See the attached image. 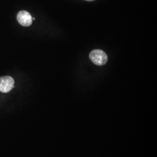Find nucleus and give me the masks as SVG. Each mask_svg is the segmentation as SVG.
Segmentation results:
<instances>
[{"mask_svg":"<svg viewBox=\"0 0 157 157\" xmlns=\"http://www.w3.org/2000/svg\"><path fill=\"white\" fill-rule=\"evenodd\" d=\"M90 59L94 64L102 66L106 64L108 61V56L105 52L101 50H94L90 52Z\"/></svg>","mask_w":157,"mask_h":157,"instance_id":"nucleus-1","label":"nucleus"},{"mask_svg":"<svg viewBox=\"0 0 157 157\" xmlns=\"http://www.w3.org/2000/svg\"><path fill=\"white\" fill-rule=\"evenodd\" d=\"M15 81L11 76H2L0 78V91L8 93L13 88Z\"/></svg>","mask_w":157,"mask_h":157,"instance_id":"nucleus-2","label":"nucleus"},{"mask_svg":"<svg viewBox=\"0 0 157 157\" xmlns=\"http://www.w3.org/2000/svg\"><path fill=\"white\" fill-rule=\"evenodd\" d=\"M17 19L23 26H29L32 25L33 19L31 15L28 12L26 11H21L17 13Z\"/></svg>","mask_w":157,"mask_h":157,"instance_id":"nucleus-3","label":"nucleus"},{"mask_svg":"<svg viewBox=\"0 0 157 157\" xmlns=\"http://www.w3.org/2000/svg\"><path fill=\"white\" fill-rule=\"evenodd\" d=\"M86 1H93L94 0H86Z\"/></svg>","mask_w":157,"mask_h":157,"instance_id":"nucleus-4","label":"nucleus"}]
</instances>
